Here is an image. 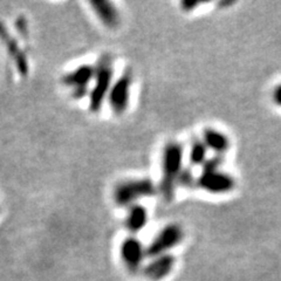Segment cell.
Wrapping results in <instances>:
<instances>
[{
	"label": "cell",
	"instance_id": "obj_13",
	"mask_svg": "<svg viewBox=\"0 0 281 281\" xmlns=\"http://www.w3.org/2000/svg\"><path fill=\"white\" fill-rule=\"evenodd\" d=\"M209 157V149L202 138H194L189 148L188 160L190 167H202Z\"/></svg>",
	"mask_w": 281,
	"mask_h": 281
},
{
	"label": "cell",
	"instance_id": "obj_2",
	"mask_svg": "<svg viewBox=\"0 0 281 281\" xmlns=\"http://www.w3.org/2000/svg\"><path fill=\"white\" fill-rule=\"evenodd\" d=\"M157 192V186L150 178H130L120 182L114 190V201L117 205L130 208L141 199L151 197Z\"/></svg>",
	"mask_w": 281,
	"mask_h": 281
},
{
	"label": "cell",
	"instance_id": "obj_9",
	"mask_svg": "<svg viewBox=\"0 0 281 281\" xmlns=\"http://www.w3.org/2000/svg\"><path fill=\"white\" fill-rule=\"evenodd\" d=\"M175 257L170 255V253L155 257V258L152 259V262L149 263L143 269V274L149 280H162L171 273V271L174 270L175 267Z\"/></svg>",
	"mask_w": 281,
	"mask_h": 281
},
{
	"label": "cell",
	"instance_id": "obj_16",
	"mask_svg": "<svg viewBox=\"0 0 281 281\" xmlns=\"http://www.w3.org/2000/svg\"><path fill=\"white\" fill-rule=\"evenodd\" d=\"M272 100L276 106L281 108V83L274 87L272 91Z\"/></svg>",
	"mask_w": 281,
	"mask_h": 281
},
{
	"label": "cell",
	"instance_id": "obj_11",
	"mask_svg": "<svg viewBox=\"0 0 281 281\" xmlns=\"http://www.w3.org/2000/svg\"><path fill=\"white\" fill-rule=\"evenodd\" d=\"M93 11L104 26L116 27L121 22V15L116 6L109 1H95L91 2Z\"/></svg>",
	"mask_w": 281,
	"mask_h": 281
},
{
	"label": "cell",
	"instance_id": "obj_17",
	"mask_svg": "<svg viewBox=\"0 0 281 281\" xmlns=\"http://www.w3.org/2000/svg\"><path fill=\"white\" fill-rule=\"evenodd\" d=\"M201 5V2L197 1H183L182 2V7L184 11H192L195 7H198Z\"/></svg>",
	"mask_w": 281,
	"mask_h": 281
},
{
	"label": "cell",
	"instance_id": "obj_7",
	"mask_svg": "<svg viewBox=\"0 0 281 281\" xmlns=\"http://www.w3.org/2000/svg\"><path fill=\"white\" fill-rule=\"evenodd\" d=\"M94 73H95V68L91 66L83 65L77 67L63 76V86L69 90L73 97L80 99L86 95L88 88L93 83Z\"/></svg>",
	"mask_w": 281,
	"mask_h": 281
},
{
	"label": "cell",
	"instance_id": "obj_3",
	"mask_svg": "<svg viewBox=\"0 0 281 281\" xmlns=\"http://www.w3.org/2000/svg\"><path fill=\"white\" fill-rule=\"evenodd\" d=\"M95 68L93 80V88L90 91V108L99 110L102 102L107 99L114 82V67L108 56L101 57Z\"/></svg>",
	"mask_w": 281,
	"mask_h": 281
},
{
	"label": "cell",
	"instance_id": "obj_1",
	"mask_svg": "<svg viewBox=\"0 0 281 281\" xmlns=\"http://www.w3.org/2000/svg\"><path fill=\"white\" fill-rule=\"evenodd\" d=\"M185 149L181 142L171 141L165 144L162 154V178L160 190L164 201L171 202L177 190V179L184 168Z\"/></svg>",
	"mask_w": 281,
	"mask_h": 281
},
{
	"label": "cell",
	"instance_id": "obj_5",
	"mask_svg": "<svg viewBox=\"0 0 281 281\" xmlns=\"http://www.w3.org/2000/svg\"><path fill=\"white\" fill-rule=\"evenodd\" d=\"M197 186L211 195L230 194L236 189V179L223 170L201 171L197 175Z\"/></svg>",
	"mask_w": 281,
	"mask_h": 281
},
{
	"label": "cell",
	"instance_id": "obj_6",
	"mask_svg": "<svg viewBox=\"0 0 281 281\" xmlns=\"http://www.w3.org/2000/svg\"><path fill=\"white\" fill-rule=\"evenodd\" d=\"M131 87H133V75L129 72L124 73L113 82L107 99L114 114L123 115L126 113L130 103Z\"/></svg>",
	"mask_w": 281,
	"mask_h": 281
},
{
	"label": "cell",
	"instance_id": "obj_12",
	"mask_svg": "<svg viewBox=\"0 0 281 281\" xmlns=\"http://www.w3.org/2000/svg\"><path fill=\"white\" fill-rule=\"evenodd\" d=\"M148 210L141 204H135L128 208L126 217V228L131 233H137L143 230L148 224Z\"/></svg>",
	"mask_w": 281,
	"mask_h": 281
},
{
	"label": "cell",
	"instance_id": "obj_14",
	"mask_svg": "<svg viewBox=\"0 0 281 281\" xmlns=\"http://www.w3.org/2000/svg\"><path fill=\"white\" fill-rule=\"evenodd\" d=\"M197 185V175L195 174L192 167H185L182 169L177 179V188L191 189Z\"/></svg>",
	"mask_w": 281,
	"mask_h": 281
},
{
	"label": "cell",
	"instance_id": "obj_15",
	"mask_svg": "<svg viewBox=\"0 0 281 281\" xmlns=\"http://www.w3.org/2000/svg\"><path fill=\"white\" fill-rule=\"evenodd\" d=\"M225 163V156L222 155H212L209 156L205 163L202 165L203 171H213V170H222L223 165Z\"/></svg>",
	"mask_w": 281,
	"mask_h": 281
},
{
	"label": "cell",
	"instance_id": "obj_10",
	"mask_svg": "<svg viewBox=\"0 0 281 281\" xmlns=\"http://www.w3.org/2000/svg\"><path fill=\"white\" fill-rule=\"evenodd\" d=\"M202 141L209 150L213 151V155L224 156L231 148V140L228 135L215 128H205L202 134Z\"/></svg>",
	"mask_w": 281,
	"mask_h": 281
},
{
	"label": "cell",
	"instance_id": "obj_4",
	"mask_svg": "<svg viewBox=\"0 0 281 281\" xmlns=\"http://www.w3.org/2000/svg\"><path fill=\"white\" fill-rule=\"evenodd\" d=\"M184 235V230L179 224L171 223V224L165 225L163 229L158 231L151 243L149 244V246L145 249V255L151 258L167 255L169 251H171L183 242Z\"/></svg>",
	"mask_w": 281,
	"mask_h": 281
},
{
	"label": "cell",
	"instance_id": "obj_8",
	"mask_svg": "<svg viewBox=\"0 0 281 281\" xmlns=\"http://www.w3.org/2000/svg\"><path fill=\"white\" fill-rule=\"evenodd\" d=\"M120 252L124 265L131 272H137L141 269L144 258L147 257L142 242L135 238V237H129V238H127L122 243Z\"/></svg>",
	"mask_w": 281,
	"mask_h": 281
}]
</instances>
